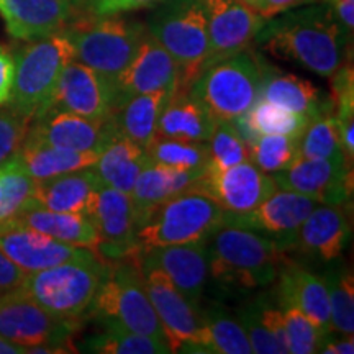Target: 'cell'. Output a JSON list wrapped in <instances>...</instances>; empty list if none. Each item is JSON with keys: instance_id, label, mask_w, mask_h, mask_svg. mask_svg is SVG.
<instances>
[{"instance_id": "6da1fadb", "label": "cell", "mask_w": 354, "mask_h": 354, "mask_svg": "<svg viewBox=\"0 0 354 354\" xmlns=\"http://www.w3.org/2000/svg\"><path fill=\"white\" fill-rule=\"evenodd\" d=\"M269 19L254 39L277 59L297 63L322 77H330L346 61L351 41L336 24L326 2Z\"/></svg>"}, {"instance_id": "7a4b0ae2", "label": "cell", "mask_w": 354, "mask_h": 354, "mask_svg": "<svg viewBox=\"0 0 354 354\" xmlns=\"http://www.w3.org/2000/svg\"><path fill=\"white\" fill-rule=\"evenodd\" d=\"M286 251L254 230L223 225L207 241L209 274L230 289H261L276 282Z\"/></svg>"}, {"instance_id": "3957f363", "label": "cell", "mask_w": 354, "mask_h": 354, "mask_svg": "<svg viewBox=\"0 0 354 354\" xmlns=\"http://www.w3.org/2000/svg\"><path fill=\"white\" fill-rule=\"evenodd\" d=\"M61 32L71 39L76 50V61L86 64L104 79L112 91L117 79L133 56L146 33V25L115 15H77Z\"/></svg>"}, {"instance_id": "277c9868", "label": "cell", "mask_w": 354, "mask_h": 354, "mask_svg": "<svg viewBox=\"0 0 354 354\" xmlns=\"http://www.w3.org/2000/svg\"><path fill=\"white\" fill-rule=\"evenodd\" d=\"M109 261L94 251L43 271L26 274L20 289L61 320L77 325L88 317Z\"/></svg>"}, {"instance_id": "5b68a950", "label": "cell", "mask_w": 354, "mask_h": 354, "mask_svg": "<svg viewBox=\"0 0 354 354\" xmlns=\"http://www.w3.org/2000/svg\"><path fill=\"white\" fill-rule=\"evenodd\" d=\"M88 317L97 318V322H113L133 333L167 343L161 322L146 294L140 253L109 261Z\"/></svg>"}, {"instance_id": "8992f818", "label": "cell", "mask_w": 354, "mask_h": 354, "mask_svg": "<svg viewBox=\"0 0 354 354\" xmlns=\"http://www.w3.org/2000/svg\"><path fill=\"white\" fill-rule=\"evenodd\" d=\"M146 28L179 69L177 91H190L209 56V26L201 0H162Z\"/></svg>"}, {"instance_id": "52a82bcc", "label": "cell", "mask_w": 354, "mask_h": 354, "mask_svg": "<svg viewBox=\"0 0 354 354\" xmlns=\"http://www.w3.org/2000/svg\"><path fill=\"white\" fill-rule=\"evenodd\" d=\"M263 57L253 51H240L210 64L198 74L190 94L216 120H233L246 113L261 97Z\"/></svg>"}, {"instance_id": "ba28073f", "label": "cell", "mask_w": 354, "mask_h": 354, "mask_svg": "<svg viewBox=\"0 0 354 354\" xmlns=\"http://www.w3.org/2000/svg\"><path fill=\"white\" fill-rule=\"evenodd\" d=\"M225 225V210L209 196L189 189L162 203L136 230L138 253L151 248L209 241Z\"/></svg>"}, {"instance_id": "9c48e42d", "label": "cell", "mask_w": 354, "mask_h": 354, "mask_svg": "<svg viewBox=\"0 0 354 354\" xmlns=\"http://www.w3.org/2000/svg\"><path fill=\"white\" fill-rule=\"evenodd\" d=\"M76 50L64 32L28 41L15 55V77L7 105L33 120L46 105L57 79Z\"/></svg>"}, {"instance_id": "30bf717a", "label": "cell", "mask_w": 354, "mask_h": 354, "mask_svg": "<svg viewBox=\"0 0 354 354\" xmlns=\"http://www.w3.org/2000/svg\"><path fill=\"white\" fill-rule=\"evenodd\" d=\"M76 326L51 315L21 289L0 295V338L26 353H66Z\"/></svg>"}, {"instance_id": "8fae6325", "label": "cell", "mask_w": 354, "mask_h": 354, "mask_svg": "<svg viewBox=\"0 0 354 354\" xmlns=\"http://www.w3.org/2000/svg\"><path fill=\"white\" fill-rule=\"evenodd\" d=\"M192 189L209 196L227 214L236 215L258 207L277 185L271 174L245 161L227 169L205 167Z\"/></svg>"}, {"instance_id": "7c38bea8", "label": "cell", "mask_w": 354, "mask_h": 354, "mask_svg": "<svg viewBox=\"0 0 354 354\" xmlns=\"http://www.w3.org/2000/svg\"><path fill=\"white\" fill-rule=\"evenodd\" d=\"M87 216L97 232V254L115 261L138 253L136 218L130 194L99 185Z\"/></svg>"}, {"instance_id": "4fadbf2b", "label": "cell", "mask_w": 354, "mask_h": 354, "mask_svg": "<svg viewBox=\"0 0 354 354\" xmlns=\"http://www.w3.org/2000/svg\"><path fill=\"white\" fill-rule=\"evenodd\" d=\"M145 289L161 322L171 351L194 344L201 328V308L194 307L156 264L141 256Z\"/></svg>"}, {"instance_id": "5bb4252c", "label": "cell", "mask_w": 354, "mask_h": 354, "mask_svg": "<svg viewBox=\"0 0 354 354\" xmlns=\"http://www.w3.org/2000/svg\"><path fill=\"white\" fill-rule=\"evenodd\" d=\"M271 176L277 189L322 203L348 202L353 194V166L344 159L299 156L289 167Z\"/></svg>"}, {"instance_id": "9a60e30c", "label": "cell", "mask_w": 354, "mask_h": 354, "mask_svg": "<svg viewBox=\"0 0 354 354\" xmlns=\"http://www.w3.org/2000/svg\"><path fill=\"white\" fill-rule=\"evenodd\" d=\"M209 26V56L205 68L248 50L264 20L245 0H201ZM203 68V69H205Z\"/></svg>"}, {"instance_id": "2e32d148", "label": "cell", "mask_w": 354, "mask_h": 354, "mask_svg": "<svg viewBox=\"0 0 354 354\" xmlns=\"http://www.w3.org/2000/svg\"><path fill=\"white\" fill-rule=\"evenodd\" d=\"M317 201L290 190L276 189L258 207L245 214H227L225 225L254 230L274 238L284 251H289L297 230L310 212L317 207Z\"/></svg>"}, {"instance_id": "e0dca14e", "label": "cell", "mask_w": 354, "mask_h": 354, "mask_svg": "<svg viewBox=\"0 0 354 354\" xmlns=\"http://www.w3.org/2000/svg\"><path fill=\"white\" fill-rule=\"evenodd\" d=\"M44 112H69L104 120L113 113L112 91L99 74L74 59L66 64L55 91L37 117Z\"/></svg>"}, {"instance_id": "ac0fdd59", "label": "cell", "mask_w": 354, "mask_h": 354, "mask_svg": "<svg viewBox=\"0 0 354 354\" xmlns=\"http://www.w3.org/2000/svg\"><path fill=\"white\" fill-rule=\"evenodd\" d=\"M177 87H179L177 64L146 28L138 51L113 86V110L135 95L154 91L176 92Z\"/></svg>"}, {"instance_id": "d6986e66", "label": "cell", "mask_w": 354, "mask_h": 354, "mask_svg": "<svg viewBox=\"0 0 354 354\" xmlns=\"http://www.w3.org/2000/svg\"><path fill=\"white\" fill-rule=\"evenodd\" d=\"M348 202L317 203L302 221L289 251L322 264H331L344 251L351 238Z\"/></svg>"}, {"instance_id": "ffe728a7", "label": "cell", "mask_w": 354, "mask_h": 354, "mask_svg": "<svg viewBox=\"0 0 354 354\" xmlns=\"http://www.w3.org/2000/svg\"><path fill=\"white\" fill-rule=\"evenodd\" d=\"M117 131L113 113L94 120L69 112H44L33 118L26 138L76 151L100 153Z\"/></svg>"}, {"instance_id": "44dd1931", "label": "cell", "mask_w": 354, "mask_h": 354, "mask_svg": "<svg viewBox=\"0 0 354 354\" xmlns=\"http://www.w3.org/2000/svg\"><path fill=\"white\" fill-rule=\"evenodd\" d=\"M0 251L26 274L81 258L86 248L66 245L17 221H0Z\"/></svg>"}, {"instance_id": "7402d4cb", "label": "cell", "mask_w": 354, "mask_h": 354, "mask_svg": "<svg viewBox=\"0 0 354 354\" xmlns=\"http://www.w3.org/2000/svg\"><path fill=\"white\" fill-rule=\"evenodd\" d=\"M277 304L300 310L322 335L331 331L330 304L325 281L304 264L282 256L277 271Z\"/></svg>"}, {"instance_id": "603a6c76", "label": "cell", "mask_w": 354, "mask_h": 354, "mask_svg": "<svg viewBox=\"0 0 354 354\" xmlns=\"http://www.w3.org/2000/svg\"><path fill=\"white\" fill-rule=\"evenodd\" d=\"M82 0H6L0 10L7 33L21 41L46 38L77 17Z\"/></svg>"}, {"instance_id": "cb8c5ba5", "label": "cell", "mask_w": 354, "mask_h": 354, "mask_svg": "<svg viewBox=\"0 0 354 354\" xmlns=\"http://www.w3.org/2000/svg\"><path fill=\"white\" fill-rule=\"evenodd\" d=\"M141 256L156 264L180 294L194 307L201 308V299L209 277L207 241L151 248L143 251Z\"/></svg>"}, {"instance_id": "d4e9b609", "label": "cell", "mask_w": 354, "mask_h": 354, "mask_svg": "<svg viewBox=\"0 0 354 354\" xmlns=\"http://www.w3.org/2000/svg\"><path fill=\"white\" fill-rule=\"evenodd\" d=\"M203 171L174 169L149 161L140 172L130 194L135 209L136 230L146 223L162 203L179 196L180 192L192 189Z\"/></svg>"}, {"instance_id": "484cf974", "label": "cell", "mask_w": 354, "mask_h": 354, "mask_svg": "<svg viewBox=\"0 0 354 354\" xmlns=\"http://www.w3.org/2000/svg\"><path fill=\"white\" fill-rule=\"evenodd\" d=\"M99 185V177L92 167L37 180L30 207L87 215Z\"/></svg>"}, {"instance_id": "4316f807", "label": "cell", "mask_w": 354, "mask_h": 354, "mask_svg": "<svg viewBox=\"0 0 354 354\" xmlns=\"http://www.w3.org/2000/svg\"><path fill=\"white\" fill-rule=\"evenodd\" d=\"M261 99L312 118L318 113L335 110L333 99L325 95L315 84L294 74H281L264 61Z\"/></svg>"}, {"instance_id": "83f0119b", "label": "cell", "mask_w": 354, "mask_h": 354, "mask_svg": "<svg viewBox=\"0 0 354 354\" xmlns=\"http://www.w3.org/2000/svg\"><path fill=\"white\" fill-rule=\"evenodd\" d=\"M215 122L216 118L190 91H176L159 117L156 136L189 143H207Z\"/></svg>"}, {"instance_id": "f1b7e54d", "label": "cell", "mask_w": 354, "mask_h": 354, "mask_svg": "<svg viewBox=\"0 0 354 354\" xmlns=\"http://www.w3.org/2000/svg\"><path fill=\"white\" fill-rule=\"evenodd\" d=\"M99 153L76 151L25 138L20 149L13 156L19 165L35 180H44L66 172L86 169L95 165Z\"/></svg>"}, {"instance_id": "f546056e", "label": "cell", "mask_w": 354, "mask_h": 354, "mask_svg": "<svg viewBox=\"0 0 354 354\" xmlns=\"http://www.w3.org/2000/svg\"><path fill=\"white\" fill-rule=\"evenodd\" d=\"M148 162L149 159L145 149L117 131L99 153L92 169L99 177L100 185H109L125 194H131L140 172Z\"/></svg>"}, {"instance_id": "4dcf8cb0", "label": "cell", "mask_w": 354, "mask_h": 354, "mask_svg": "<svg viewBox=\"0 0 354 354\" xmlns=\"http://www.w3.org/2000/svg\"><path fill=\"white\" fill-rule=\"evenodd\" d=\"M10 220L48 234L66 245L86 248L97 254V232L87 215L53 212L32 205Z\"/></svg>"}, {"instance_id": "1f68e13d", "label": "cell", "mask_w": 354, "mask_h": 354, "mask_svg": "<svg viewBox=\"0 0 354 354\" xmlns=\"http://www.w3.org/2000/svg\"><path fill=\"white\" fill-rule=\"evenodd\" d=\"M180 353L251 354L253 349L238 318L230 315L223 308L214 307L209 312L201 310V328L196 342Z\"/></svg>"}, {"instance_id": "d6a6232c", "label": "cell", "mask_w": 354, "mask_h": 354, "mask_svg": "<svg viewBox=\"0 0 354 354\" xmlns=\"http://www.w3.org/2000/svg\"><path fill=\"white\" fill-rule=\"evenodd\" d=\"M230 122L250 148L261 135L300 136L307 127L308 118L259 97L246 113Z\"/></svg>"}, {"instance_id": "836d02e7", "label": "cell", "mask_w": 354, "mask_h": 354, "mask_svg": "<svg viewBox=\"0 0 354 354\" xmlns=\"http://www.w3.org/2000/svg\"><path fill=\"white\" fill-rule=\"evenodd\" d=\"M172 94L174 92L154 91L123 102L120 107L113 110L118 131L145 149L156 136L158 120Z\"/></svg>"}, {"instance_id": "e575fe53", "label": "cell", "mask_w": 354, "mask_h": 354, "mask_svg": "<svg viewBox=\"0 0 354 354\" xmlns=\"http://www.w3.org/2000/svg\"><path fill=\"white\" fill-rule=\"evenodd\" d=\"M104 330L84 343L87 353L99 354H167L169 344L151 336L133 333L113 322H100Z\"/></svg>"}, {"instance_id": "d590c367", "label": "cell", "mask_w": 354, "mask_h": 354, "mask_svg": "<svg viewBox=\"0 0 354 354\" xmlns=\"http://www.w3.org/2000/svg\"><path fill=\"white\" fill-rule=\"evenodd\" d=\"M330 304L331 331L354 333V279L351 269L336 266L323 274Z\"/></svg>"}, {"instance_id": "8d00e7d4", "label": "cell", "mask_w": 354, "mask_h": 354, "mask_svg": "<svg viewBox=\"0 0 354 354\" xmlns=\"http://www.w3.org/2000/svg\"><path fill=\"white\" fill-rule=\"evenodd\" d=\"M145 153L154 165L189 171H203L210 159L207 143H189L161 136H154Z\"/></svg>"}, {"instance_id": "74e56055", "label": "cell", "mask_w": 354, "mask_h": 354, "mask_svg": "<svg viewBox=\"0 0 354 354\" xmlns=\"http://www.w3.org/2000/svg\"><path fill=\"white\" fill-rule=\"evenodd\" d=\"M299 151L304 158L344 159L335 110L308 118L307 127L299 138ZM348 162V161H346ZM351 166V165H349Z\"/></svg>"}, {"instance_id": "f35d334b", "label": "cell", "mask_w": 354, "mask_h": 354, "mask_svg": "<svg viewBox=\"0 0 354 354\" xmlns=\"http://www.w3.org/2000/svg\"><path fill=\"white\" fill-rule=\"evenodd\" d=\"M37 180L30 177L13 161L0 166V187H2V203H0V221L15 218L32 203Z\"/></svg>"}, {"instance_id": "ab89813d", "label": "cell", "mask_w": 354, "mask_h": 354, "mask_svg": "<svg viewBox=\"0 0 354 354\" xmlns=\"http://www.w3.org/2000/svg\"><path fill=\"white\" fill-rule=\"evenodd\" d=\"M299 138L300 136L261 135L250 146V161L268 174L286 169L300 156Z\"/></svg>"}, {"instance_id": "60d3db41", "label": "cell", "mask_w": 354, "mask_h": 354, "mask_svg": "<svg viewBox=\"0 0 354 354\" xmlns=\"http://www.w3.org/2000/svg\"><path fill=\"white\" fill-rule=\"evenodd\" d=\"M209 165L214 169H227L250 161V148L230 120H216L209 141Z\"/></svg>"}, {"instance_id": "b9f144b4", "label": "cell", "mask_w": 354, "mask_h": 354, "mask_svg": "<svg viewBox=\"0 0 354 354\" xmlns=\"http://www.w3.org/2000/svg\"><path fill=\"white\" fill-rule=\"evenodd\" d=\"M279 305V304H277ZM284 318L287 349L292 354H313L318 351L322 333L318 328L304 315L302 312L289 305H279Z\"/></svg>"}, {"instance_id": "7bdbcfd3", "label": "cell", "mask_w": 354, "mask_h": 354, "mask_svg": "<svg viewBox=\"0 0 354 354\" xmlns=\"http://www.w3.org/2000/svg\"><path fill=\"white\" fill-rule=\"evenodd\" d=\"M238 322L245 330L248 342L251 344L253 353L258 354H284L281 344L274 338L271 331L266 328V325L261 320L258 300L253 304H248L241 307L236 313Z\"/></svg>"}, {"instance_id": "ee69618b", "label": "cell", "mask_w": 354, "mask_h": 354, "mask_svg": "<svg viewBox=\"0 0 354 354\" xmlns=\"http://www.w3.org/2000/svg\"><path fill=\"white\" fill-rule=\"evenodd\" d=\"M32 120L15 110L3 105L0 107V166L15 156L26 138Z\"/></svg>"}, {"instance_id": "f6af8a7d", "label": "cell", "mask_w": 354, "mask_h": 354, "mask_svg": "<svg viewBox=\"0 0 354 354\" xmlns=\"http://www.w3.org/2000/svg\"><path fill=\"white\" fill-rule=\"evenodd\" d=\"M162 0H82L87 12L92 15H115V13H127L141 8L154 7Z\"/></svg>"}, {"instance_id": "bcb514c9", "label": "cell", "mask_w": 354, "mask_h": 354, "mask_svg": "<svg viewBox=\"0 0 354 354\" xmlns=\"http://www.w3.org/2000/svg\"><path fill=\"white\" fill-rule=\"evenodd\" d=\"M15 77V56L7 46L0 44V107L7 105Z\"/></svg>"}, {"instance_id": "7dc6e473", "label": "cell", "mask_w": 354, "mask_h": 354, "mask_svg": "<svg viewBox=\"0 0 354 354\" xmlns=\"http://www.w3.org/2000/svg\"><path fill=\"white\" fill-rule=\"evenodd\" d=\"M318 2H325V0H256L251 7H253L264 20H269L284 12L294 10V8L297 7Z\"/></svg>"}, {"instance_id": "c3c4849f", "label": "cell", "mask_w": 354, "mask_h": 354, "mask_svg": "<svg viewBox=\"0 0 354 354\" xmlns=\"http://www.w3.org/2000/svg\"><path fill=\"white\" fill-rule=\"evenodd\" d=\"M26 277V272L15 263H12L6 254L0 251V295L7 292L20 289Z\"/></svg>"}, {"instance_id": "681fc988", "label": "cell", "mask_w": 354, "mask_h": 354, "mask_svg": "<svg viewBox=\"0 0 354 354\" xmlns=\"http://www.w3.org/2000/svg\"><path fill=\"white\" fill-rule=\"evenodd\" d=\"M322 354H353L354 353V338L353 335L330 331L323 335L318 344V351Z\"/></svg>"}, {"instance_id": "f907efd6", "label": "cell", "mask_w": 354, "mask_h": 354, "mask_svg": "<svg viewBox=\"0 0 354 354\" xmlns=\"http://www.w3.org/2000/svg\"><path fill=\"white\" fill-rule=\"evenodd\" d=\"M330 6L336 24L339 25L342 32L351 41L354 28V0H325Z\"/></svg>"}, {"instance_id": "816d5d0a", "label": "cell", "mask_w": 354, "mask_h": 354, "mask_svg": "<svg viewBox=\"0 0 354 354\" xmlns=\"http://www.w3.org/2000/svg\"><path fill=\"white\" fill-rule=\"evenodd\" d=\"M25 353L26 351L24 348L17 346V344L7 342V339L0 338V354H25Z\"/></svg>"}, {"instance_id": "f5cc1de1", "label": "cell", "mask_w": 354, "mask_h": 354, "mask_svg": "<svg viewBox=\"0 0 354 354\" xmlns=\"http://www.w3.org/2000/svg\"><path fill=\"white\" fill-rule=\"evenodd\" d=\"M245 2H246V3H250V6H253V3L256 2V0H245Z\"/></svg>"}, {"instance_id": "db71d44e", "label": "cell", "mask_w": 354, "mask_h": 354, "mask_svg": "<svg viewBox=\"0 0 354 354\" xmlns=\"http://www.w3.org/2000/svg\"><path fill=\"white\" fill-rule=\"evenodd\" d=\"M3 2H6V0H0V10H2V8H3Z\"/></svg>"}, {"instance_id": "11a10c76", "label": "cell", "mask_w": 354, "mask_h": 354, "mask_svg": "<svg viewBox=\"0 0 354 354\" xmlns=\"http://www.w3.org/2000/svg\"><path fill=\"white\" fill-rule=\"evenodd\" d=\"M0 203H2V187H0Z\"/></svg>"}]
</instances>
